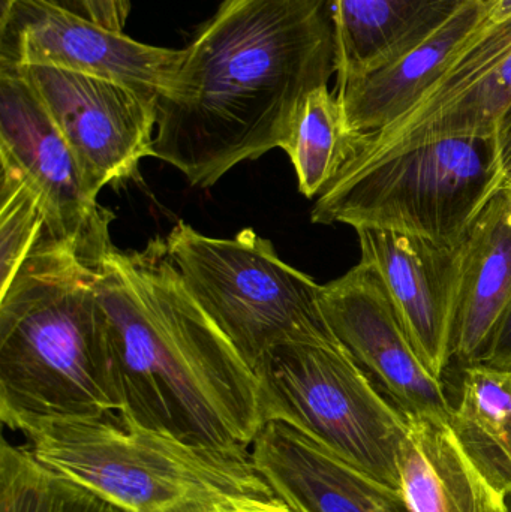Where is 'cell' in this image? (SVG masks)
Masks as SVG:
<instances>
[{"label": "cell", "mask_w": 511, "mask_h": 512, "mask_svg": "<svg viewBox=\"0 0 511 512\" xmlns=\"http://www.w3.org/2000/svg\"><path fill=\"white\" fill-rule=\"evenodd\" d=\"M182 56L183 50L143 44L47 0H0V69H63L158 99Z\"/></svg>", "instance_id": "8"}, {"label": "cell", "mask_w": 511, "mask_h": 512, "mask_svg": "<svg viewBox=\"0 0 511 512\" xmlns=\"http://www.w3.org/2000/svg\"><path fill=\"white\" fill-rule=\"evenodd\" d=\"M96 291L119 414L189 442L252 447L266 426L260 381L189 294L165 239L111 245Z\"/></svg>", "instance_id": "2"}, {"label": "cell", "mask_w": 511, "mask_h": 512, "mask_svg": "<svg viewBox=\"0 0 511 512\" xmlns=\"http://www.w3.org/2000/svg\"><path fill=\"white\" fill-rule=\"evenodd\" d=\"M165 242L189 294L252 372L282 343L341 345L321 309L323 285L252 228L215 239L179 221Z\"/></svg>", "instance_id": "6"}, {"label": "cell", "mask_w": 511, "mask_h": 512, "mask_svg": "<svg viewBox=\"0 0 511 512\" xmlns=\"http://www.w3.org/2000/svg\"><path fill=\"white\" fill-rule=\"evenodd\" d=\"M511 17V0H482V18L486 23H497Z\"/></svg>", "instance_id": "25"}, {"label": "cell", "mask_w": 511, "mask_h": 512, "mask_svg": "<svg viewBox=\"0 0 511 512\" xmlns=\"http://www.w3.org/2000/svg\"><path fill=\"white\" fill-rule=\"evenodd\" d=\"M506 186H507V188H511V177L509 180H507Z\"/></svg>", "instance_id": "28"}, {"label": "cell", "mask_w": 511, "mask_h": 512, "mask_svg": "<svg viewBox=\"0 0 511 512\" xmlns=\"http://www.w3.org/2000/svg\"><path fill=\"white\" fill-rule=\"evenodd\" d=\"M362 135L348 128L338 95L329 86L309 93L284 152L296 170L299 191L318 197L353 158Z\"/></svg>", "instance_id": "19"}, {"label": "cell", "mask_w": 511, "mask_h": 512, "mask_svg": "<svg viewBox=\"0 0 511 512\" xmlns=\"http://www.w3.org/2000/svg\"><path fill=\"white\" fill-rule=\"evenodd\" d=\"M96 261L44 234L0 291V420L9 429L120 412Z\"/></svg>", "instance_id": "3"}, {"label": "cell", "mask_w": 511, "mask_h": 512, "mask_svg": "<svg viewBox=\"0 0 511 512\" xmlns=\"http://www.w3.org/2000/svg\"><path fill=\"white\" fill-rule=\"evenodd\" d=\"M282 499H284L285 502H287L288 505H290L291 511L293 512H306L303 510L300 505H297L296 502L291 501V499L285 498V496H281Z\"/></svg>", "instance_id": "26"}, {"label": "cell", "mask_w": 511, "mask_h": 512, "mask_svg": "<svg viewBox=\"0 0 511 512\" xmlns=\"http://www.w3.org/2000/svg\"><path fill=\"white\" fill-rule=\"evenodd\" d=\"M26 78L68 141L93 200L105 186L131 179L155 158L156 101L125 84L93 75L30 66Z\"/></svg>", "instance_id": "9"}, {"label": "cell", "mask_w": 511, "mask_h": 512, "mask_svg": "<svg viewBox=\"0 0 511 512\" xmlns=\"http://www.w3.org/2000/svg\"><path fill=\"white\" fill-rule=\"evenodd\" d=\"M461 248V288L453 358L480 363L495 327L511 303V188L504 186L483 209Z\"/></svg>", "instance_id": "14"}, {"label": "cell", "mask_w": 511, "mask_h": 512, "mask_svg": "<svg viewBox=\"0 0 511 512\" xmlns=\"http://www.w3.org/2000/svg\"><path fill=\"white\" fill-rule=\"evenodd\" d=\"M0 182V291L9 285L38 246L47 228V213L36 189L5 162Z\"/></svg>", "instance_id": "21"}, {"label": "cell", "mask_w": 511, "mask_h": 512, "mask_svg": "<svg viewBox=\"0 0 511 512\" xmlns=\"http://www.w3.org/2000/svg\"><path fill=\"white\" fill-rule=\"evenodd\" d=\"M54 5L62 6L75 14L83 15L87 20L102 24L108 29L123 32L132 0H47Z\"/></svg>", "instance_id": "22"}, {"label": "cell", "mask_w": 511, "mask_h": 512, "mask_svg": "<svg viewBox=\"0 0 511 512\" xmlns=\"http://www.w3.org/2000/svg\"><path fill=\"white\" fill-rule=\"evenodd\" d=\"M321 309L330 330L371 376L378 390L410 420L450 423L453 403L443 379L417 354L377 271L359 261L323 285Z\"/></svg>", "instance_id": "10"}, {"label": "cell", "mask_w": 511, "mask_h": 512, "mask_svg": "<svg viewBox=\"0 0 511 512\" xmlns=\"http://www.w3.org/2000/svg\"><path fill=\"white\" fill-rule=\"evenodd\" d=\"M506 180L497 137L447 138L336 177L318 195L311 219L459 248Z\"/></svg>", "instance_id": "5"}, {"label": "cell", "mask_w": 511, "mask_h": 512, "mask_svg": "<svg viewBox=\"0 0 511 512\" xmlns=\"http://www.w3.org/2000/svg\"><path fill=\"white\" fill-rule=\"evenodd\" d=\"M507 507H509V512H511V493L507 495Z\"/></svg>", "instance_id": "27"}, {"label": "cell", "mask_w": 511, "mask_h": 512, "mask_svg": "<svg viewBox=\"0 0 511 512\" xmlns=\"http://www.w3.org/2000/svg\"><path fill=\"white\" fill-rule=\"evenodd\" d=\"M291 512H293V511H291Z\"/></svg>", "instance_id": "29"}, {"label": "cell", "mask_w": 511, "mask_h": 512, "mask_svg": "<svg viewBox=\"0 0 511 512\" xmlns=\"http://www.w3.org/2000/svg\"><path fill=\"white\" fill-rule=\"evenodd\" d=\"M0 512H125L51 471L26 445H0Z\"/></svg>", "instance_id": "20"}, {"label": "cell", "mask_w": 511, "mask_h": 512, "mask_svg": "<svg viewBox=\"0 0 511 512\" xmlns=\"http://www.w3.org/2000/svg\"><path fill=\"white\" fill-rule=\"evenodd\" d=\"M482 0H464L413 48L381 68L336 87L348 128L375 134L407 113L425 93L447 54L480 17Z\"/></svg>", "instance_id": "16"}, {"label": "cell", "mask_w": 511, "mask_h": 512, "mask_svg": "<svg viewBox=\"0 0 511 512\" xmlns=\"http://www.w3.org/2000/svg\"><path fill=\"white\" fill-rule=\"evenodd\" d=\"M251 454L276 493L306 512H413L401 492L357 471L284 421L266 423Z\"/></svg>", "instance_id": "13"}, {"label": "cell", "mask_w": 511, "mask_h": 512, "mask_svg": "<svg viewBox=\"0 0 511 512\" xmlns=\"http://www.w3.org/2000/svg\"><path fill=\"white\" fill-rule=\"evenodd\" d=\"M264 417L302 430L372 480L401 492L399 450L410 421L342 345L290 342L258 367Z\"/></svg>", "instance_id": "7"}, {"label": "cell", "mask_w": 511, "mask_h": 512, "mask_svg": "<svg viewBox=\"0 0 511 512\" xmlns=\"http://www.w3.org/2000/svg\"><path fill=\"white\" fill-rule=\"evenodd\" d=\"M477 364L511 370V303L495 327L482 360Z\"/></svg>", "instance_id": "23"}, {"label": "cell", "mask_w": 511, "mask_h": 512, "mask_svg": "<svg viewBox=\"0 0 511 512\" xmlns=\"http://www.w3.org/2000/svg\"><path fill=\"white\" fill-rule=\"evenodd\" d=\"M336 74L330 0H224L156 101L155 158L210 188L285 149L309 93Z\"/></svg>", "instance_id": "1"}, {"label": "cell", "mask_w": 511, "mask_h": 512, "mask_svg": "<svg viewBox=\"0 0 511 512\" xmlns=\"http://www.w3.org/2000/svg\"><path fill=\"white\" fill-rule=\"evenodd\" d=\"M0 162L20 171L42 198L47 236L72 243L87 259L113 245V213L86 191L68 141L33 87L8 69H0Z\"/></svg>", "instance_id": "11"}, {"label": "cell", "mask_w": 511, "mask_h": 512, "mask_svg": "<svg viewBox=\"0 0 511 512\" xmlns=\"http://www.w3.org/2000/svg\"><path fill=\"white\" fill-rule=\"evenodd\" d=\"M338 87L413 48L464 0H330Z\"/></svg>", "instance_id": "17"}, {"label": "cell", "mask_w": 511, "mask_h": 512, "mask_svg": "<svg viewBox=\"0 0 511 512\" xmlns=\"http://www.w3.org/2000/svg\"><path fill=\"white\" fill-rule=\"evenodd\" d=\"M497 141L504 173H506L507 180H509L511 177V107L507 111L503 122H501L500 129H498Z\"/></svg>", "instance_id": "24"}, {"label": "cell", "mask_w": 511, "mask_h": 512, "mask_svg": "<svg viewBox=\"0 0 511 512\" xmlns=\"http://www.w3.org/2000/svg\"><path fill=\"white\" fill-rule=\"evenodd\" d=\"M360 261L383 280L417 354L443 379L453 358L461 248L383 230H357Z\"/></svg>", "instance_id": "12"}, {"label": "cell", "mask_w": 511, "mask_h": 512, "mask_svg": "<svg viewBox=\"0 0 511 512\" xmlns=\"http://www.w3.org/2000/svg\"><path fill=\"white\" fill-rule=\"evenodd\" d=\"M12 430L42 465L125 512H291L243 448L185 441L119 412Z\"/></svg>", "instance_id": "4"}, {"label": "cell", "mask_w": 511, "mask_h": 512, "mask_svg": "<svg viewBox=\"0 0 511 512\" xmlns=\"http://www.w3.org/2000/svg\"><path fill=\"white\" fill-rule=\"evenodd\" d=\"M477 468L501 492L511 493V370L486 364L462 367L461 391L450 420Z\"/></svg>", "instance_id": "18"}, {"label": "cell", "mask_w": 511, "mask_h": 512, "mask_svg": "<svg viewBox=\"0 0 511 512\" xmlns=\"http://www.w3.org/2000/svg\"><path fill=\"white\" fill-rule=\"evenodd\" d=\"M401 493L413 512H509L446 421L410 420L399 450Z\"/></svg>", "instance_id": "15"}]
</instances>
